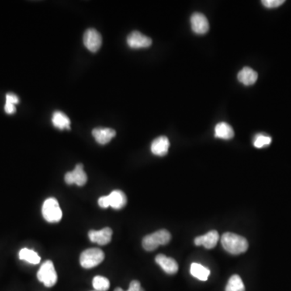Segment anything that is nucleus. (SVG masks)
Returning a JSON list of instances; mask_svg holds the SVG:
<instances>
[{
    "label": "nucleus",
    "mask_w": 291,
    "mask_h": 291,
    "mask_svg": "<svg viewBox=\"0 0 291 291\" xmlns=\"http://www.w3.org/2000/svg\"><path fill=\"white\" fill-rule=\"evenodd\" d=\"M223 248L232 255L245 253L248 248V242L243 236L235 233L226 232L221 237Z\"/></svg>",
    "instance_id": "obj_1"
},
{
    "label": "nucleus",
    "mask_w": 291,
    "mask_h": 291,
    "mask_svg": "<svg viewBox=\"0 0 291 291\" xmlns=\"http://www.w3.org/2000/svg\"><path fill=\"white\" fill-rule=\"evenodd\" d=\"M171 239V236L169 231L163 229L145 236L142 244L146 251H152L158 248L160 246L168 244Z\"/></svg>",
    "instance_id": "obj_2"
},
{
    "label": "nucleus",
    "mask_w": 291,
    "mask_h": 291,
    "mask_svg": "<svg viewBox=\"0 0 291 291\" xmlns=\"http://www.w3.org/2000/svg\"><path fill=\"white\" fill-rule=\"evenodd\" d=\"M42 215L48 223H59L63 218V211L59 202L54 198L46 199L42 206Z\"/></svg>",
    "instance_id": "obj_3"
},
{
    "label": "nucleus",
    "mask_w": 291,
    "mask_h": 291,
    "mask_svg": "<svg viewBox=\"0 0 291 291\" xmlns=\"http://www.w3.org/2000/svg\"><path fill=\"white\" fill-rule=\"evenodd\" d=\"M105 260V253L100 248H88L81 253L80 265L84 268H92Z\"/></svg>",
    "instance_id": "obj_4"
},
{
    "label": "nucleus",
    "mask_w": 291,
    "mask_h": 291,
    "mask_svg": "<svg viewBox=\"0 0 291 291\" xmlns=\"http://www.w3.org/2000/svg\"><path fill=\"white\" fill-rule=\"evenodd\" d=\"M36 276L46 287H53L57 282V274L51 261H46L42 264Z\"/></svg>",
    "instance_id": "obj_5"
},
{
    "label": "nucleus",
    "mask_w": 291,
    "mask_h": 291,
    "mask_svg": "<svg viewBox=\"0 0 291 291\" xmlns=\"http://www.w3.org/2000/svg\"><path fill=\"white\" fill-rule=\"evenodd\" d=\"M65 181L67 185H78L84 186L88 181V176L84 170V165L81 164H77L73 171H69L65 175Z\"/></svg>",
    "instance_id": "obj_6"
},
{
    "label": "nucleus",
    "mask_w": 291,
    "mask_h": 291,
    "mask_svg": "<svg viewBox=\"0 0 291 291\" xmlns=\"http://www.w3.org/2000/svg\"><path fill=\"white\" fill-rule=\"evenodd\" d=\"M84 44L89 51L95 53L102 45V37L100 32L94 29H88L84 32Z\"/></svg>",
    "instance_id": "obj_7"
},
{
    "label": "nucleus",
    "mask_w": 291,
    "mask_h": 291,
    "mask_svg": "<svg viewBox=\"0 0 291 291\" xmlns=\"http://www.w3.org/2000/svg\"><path fill=\"white\" fill-rule=\"evenodd\" d=\"M127 44L132 49H143L150 47L152 44V41L142 32L133 31L128 36Z\"/></svg>",
    "instance_id": "obj_8"
},
{
    "label": "nucleus",
    "mask_w": 291,
    "mask_h": 291,
    "mask_svg": "<svg viewBox=\"0 0 291 291\" xmlns=\"http://www.w3.org/2000/svg\"><path fill=\"white\" fill-rule=\"evenodd\" d=\"M190 23L192 30L196 34H206V32L209 31V21L206 17V15L200 12H195L192 14L190 18Z\"/></svg>",
    "instance_id": "obj_9"
},
{
    "label": "nucleus",
    "mask_w": 291,
    "mask_h": 291,
    "mask_svg": "<svg viewBox=\"0 0 291 291\" xmlns=\"http://www.w3.org/2000/svg\"><path fill=\"white\" fill-rule=\"evenodd\" d=\"M112 230L110 227H105L100 230H90L88 232L89 240L99 245H106L112 240Z\"/></svg>",
    "instance_id": "obj_10"
},
{
    "label": "nucleus",
    "mask_w": 291,
    "mask_h": 291,
    "mask_svg": "<svg viewBox=\"0 0 291 291\" xmlns=\"http://www.w3.org/2000/svg\"><path fill=\"white\" fill-rule=\"evenodd\" d=\"M219 239L220 237L217 230H210L203 236H198L194 240V243L197 246H203L207 249H212L217 245Z\"/></svg>",
    "instance_id": "obj_11"
},
{
    "label": "nucleus",
    "mask_w": 291,
    "mask_h": 291,
    "mask_svg": "<svg viewBox=\"0 0 291 291\" xmlns=\"http://www.w3.org/2000/svg\"><path fill=\"white\" fill-rule=\"evenodd\" d=\"M156 262L161 267L162 269L166 273V274L173 275L178 272V264L173 258L167 257L164 254H159L156 257Z\"/></svg>",
    "instance_id": "obj_12"
},
{
    "label": "nucleus",
    "mask_w": 291,
    "mask_h": 291,
    "mask_svg": "<svg viewBox=\"0 0 291 291\" xmlns=\"http://www.w3.org/2000/svg\"><path fill=\"white\" fill-rule=\"evenodd\" d=\"M92 135L99 144L105 145L116 136V131L110 128H95L92 130Z\"/></svg>",
    "instance_id": "obj_13"
},
{
    "label": "nucleus",
    "mask_w": 291,
    "mask_h": 291,
    "mask_svg": "<svg viewBox=\"0 0 291 291\" xmlns=\"http://www.w3.org/2000/svg\"><path fill=\"white\" fill-rule=\"evenodd\" d=\"M169 147L170 142L168 138L165 136H160L152 142L150 150L156 156H164L168 153Z\"/></svg>",
    "instance_id": "obj_14"
},
{
    "label": "nucleus",
    "mask_w": 291,
    "mask_h": 291,
    "mask_svg": "<svg viewBox=\"0 0 291 291\" xmlns=\"http://www.w3.org/2000/svg\"><path fill=\"white\" fill-rule=\"evenodd\" d=\"M109 198V206L115 209H121L126 206L127 203V198L126 194L121 190L112 191L110 194L107 195Z\"/></svg>",
    "instance_id": "obj_15"
},
{
    "label": "nucleus",
    "mask_w": 291,
    "mask_h": 291,
    "mask_svg": "<svg viewBox=\"0 0 291 291\" xmlns=\"http://www.w3.org/2000/svg\"><path fill=\"white\" fill-rule=\"evenodd\" d=\"M258 74L250 67H244L238 74V80L245 86H251L257 82Z\"/></svg>",
    "instance_id": "obj_16"
},
{
    "label": "nucleus",
    "mask_w": 291,
    "mask_h": 291,
    "mask_svg": "<svg viewBox=\"0 0 291 291\" xmlns=\"http://www.w3.org/2000/svg\"><path fill=\"white\" fill-rule=\"evenodd\" d=\"M215 136L219 139L229 140L234 137V130L229 124L220 122L215 126Z\"/></svg>",
    "instance_id": "obj_17"
},
{
    "label": "nucleus",
    "mask_w": 291,
    "mask_h": 291,
    "mask_svg": "<svg viewBox=\"0 0 291 291\" xmlns=\"http://www.w3.org/2000/svg\"><path fill=\"white\" fill-rule=\"evenodd\" d=\"M52 123L54 127L59 129H71V121L67 115L60 111L53 112L52 116Z\"/></svg>",
    "instance_id": "obj_18"
},
{
    "label": "nucleus",
    "mask_w": 291,
    "mask_h": 291,
    "mask_svg": "<svg viewBox=\"0 0 291 291\" xmlns=\"http://www.w3.org/2000/svg\"><path fill=\"white\" fill-rule=\"evenodd\" d=\"M190 273L192 277L198 278L200 281H203V282L207 281L209 274H210L209 268L198 263H192L191 265Z\"/></svg>",
    "instance_id": "obj_19"
},
{
    "label": "nucleus",
    "mask_w": 291,
    "mask_h": 291,
    "mask_svg": "<svg viewBox=\"0 0 291 291\" xmlns=\"http://www.w3.org/2000/svg\"><path fill=\"white\" fill-rule=\"evenodd\" d=\"M19 258L22 261H27L32 265H37L41 261V257L33 250L29 248H22L19 253Z\"/></svg>",
    "instance_id": "obj_20"
},
{
    "label": "nucleus",
    "mask_w": 291,
    "mask_h": 291,
    "mask_svg": "<svg viewBox=\"0 0 291 291\" xmlns=\"http://www.w3.org/2000/svg\"><path fill=\"white\" fill-rule=\"evenodd\" d=\"M226 291H245L242 278L236 274L230 277L226 286Z\"/></svg>",
    "instance_id": "obj_21"
},
{
    "label": "nucleus",
    "mask_w": 291,
    "mask_h": 291,
    "mask_svg": "<svg viewBox=\"0 0 291 291\" xmlns=\"http://www.w3.org/2000/svg\"><path fill=\"white\" fill-rule=\"evenodd\" d=\"M92 285L95 291H107L110 287V282L103 276H95L92 280Z\"/></svg>",
    "instance_id": "obj_22"
},
{
    "label": "nucleus",
    "mask_w": 291,
    "mask_h": 291,
    "mask_svg": "<svg viewBox=\"0 0 291 291\" xmlns=\"http://www.w3.org/2000/svg\"><path fill=\"white\" fill-rule=\"evenodd\" d=\"M271 142H272V139L270 137L262 134V133H259L254 139L253 144L257 148H262L270 144Z\"/></svg>",
    "instance_id": "obj_23"
},
{
    "label": "nucleus",
    "mask_w": 291,
    "mask_h": 291,
    "mask_svg": "<svg viewBox=\"0 0 291 291\" xmlns=\"http://www.w3.org/2000/svg\"><path fill=\"white\" fill-rule=\"evenodd\" d=\"M285 3L284 0H263L261 1V4L265 7V8H277L281 6Z\"/></svg>",
    "instance_id": "obj_24"
},
{
    "label": "nucleus",
    "mask_w": 291,
    "mask_h": 291,
    "mask_svg": "<svg viewBox=\"0 0 291 291\" xmlns=\"http://www.w3.org/2000/svg\"><path fill=\"white\" fill-rule=\"evenodd\" d=\"M126 291H144V289L142 288L141 284L139 281H132L129 284V289Z\"/></svg>",
    "instance_id": "obj_25"
},
{
    "label": "nucleus",
    "mask_w": 291,
    "mask_h": 291,
    "mask_svg": "<svg viewBox=\"0 0 291 291\" xmlns=\"http://www.w3.org/2000/svg\"><path fill=\"white\" fill-rule=\"evenodd\" d=\"M6 102L12 105H17L20 102L19 97L13 93H8L6 95Z\"/></svg>",
    "instance_id": "obj_26"
},
{
    "label": "nucleus",
    "mask_w": 291,
    "mask_h": 291,
    "mask_svg": "<svg viewBox=\"0 0 291 291\" xmlns=\"http://www.w3.org/2000/svg\"><path fill=\"white\" fill-rule=\"evenodd\" d=\"M98 204H99L100 207L104 208V209L109 207V198H108V196L101 197V198H99V200H98Z\"/></svg>",
    "instance_id": "obj_27"
},
{
    "label": "nucleus",
    "mask_w": 291,
    "mask_h": 291,
    "mask_svg": "<svg viewBox=\"0 0 291 291\" xmlns=\"http://www.w3.org/2000/svg\"><path fill=\"white\" fill-rule=\"evenodd\" d=\"M4 110L8 113V114H13L15 113L16 109H15V105L12 104L8 103L6 102L5 106H4Z\"/></svg>",
    "instance_id": "obj_28"
},
{
    "label": "nucleus",
    "mask_w": 291,
    "mask_h": 291,
    "mask_svg": "<svg viewBox=\"0 0 291 291\" xmlns=\"http://www.w3.org/2000/svg\"><path fill=\"white\" fill-rule=\"evenodd\" d=\"M114 291H124V290H123V289H122V288L118 287V288H116V289H114Z\"/></svg>",
    "instance_id": "obj_29"
},
{
    "label": "nucleus",
    "mask_w": 291,
    "mask_h": 291,
    "mask_svg": "<svg viewBox=\"0 0 291 291\" xmlns=\"http://www.w3.org/2000/svg\"><path fill=\"white\" fill-rule=\"evenodd\" d=\"M93 291H95V290H93Z\"/></svg>",
    "instance_id": "obj_30"
}]
</instances>
